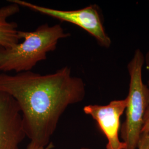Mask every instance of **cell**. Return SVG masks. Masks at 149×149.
Here are the masks:
<instances>
[{"label": "cell", "instance_id": "4", "mask_svg": "<svg viewBox=\"0 0 149 149\" xmlns=\"http://www.w3.org/2000/svg\"><path fill=\"white\" fill-rule=\"evenodd\" d=\"M8 1L80 27L95 38L101 47L108 48L111 45V39L105 31L99 8L96 5H91L77 10L62 11L36 5L22 0H9Z\"/></svg>", "mask_w": 149, "mask_h": 149}, {"label": "cell", "instance_id": "2", "mask_svg": "<svg viewBox=\"0 0 149 149\" xmlns=\"http://www.w3.org/2000/svg\"><path fill=\"white\" fill-rule=\"evenodd\" d=\"M20 39L15 45L0 47V71L3 73L15 71L16 74L29 71L37 64L47 58V54L56 49L59 40L69 37L59 24L49 26L45 23L33 32L19 31Z\"/></svg>", "mask_w": 149, "mask_h": 149}, {"label": "cell", "instance_id": "8", "mask_svg": "<svg viewBox=\"0 0 149 149\" xmlns=\"http://www.w3.org/2000/svg\"><path fill=\"white\" fill-rule=\"evenodd\" d=\"M138 149H149V134H141L139 141Z\"/></svg>", "mask_w": 149, "mask_h": 149}, {"label": "cell", "instance_id": "10", "mask_svg": "<svg viewBox=\"0 0 149 149\" xmlns=\"http://www.w3.org/2000/svg\"><path fill=\"white\" fill-rule=\"evenodd\" d=\"M53 148V144H50L49 145L46 147H44L43 146H41L40 145H38L37 144H36L34 143L31 142L28 145L27 149H51ZM81 149H90L88 148H82Z\"/></svg>", "mask_w": 149, "mask_h": 149}, {"label": "cell", "instance_id": "7", "mask_svg": "<svg viewBox=\"0 0 149 149\" xmlns=\"http://www.w3.org/2000/svg\"><path fill=\"white\" fill-rule=\"evenodd\" d=\"M20 7L15 3L0 7V47L10 48L19 43L17 23L8 19L19 12Z\"/></svg>", "mask_w": 149, "mask_h": 149}, {"label": "cell", "instance_id": "9", "mask_svg": "<svg viewBox=\"0 0 149 149\" xmlns=\"http://www.w3.org/2000/svg\"><path fill=\"white\" fill-rule=\"evenodd\" d=\"M142 133L149 134V107L144 116V124L141 130Z\"/></svg>", "mask_w": 149, "mask_h": 149}, {"label": "cell", "instance_id": "6", "mask_svg": "<svg viewBox=\"0 0 149 149\" xmlns=\"http://www.w3.org/2000/svg\"><path fill=\"white\" fill-rule=\"evenodd\" d=\"M26 136L17 102L8 94L0 92V149H19Z\"/></svg>", "mask_w": 149, "mask_h": 149}, {"label": "cell", "instance_id": "3", "mask_svg": "<svg viewBox=\"0 0 149 149\" xmlns=\"http://www.w3.org/2000/svg\"><path fill=\"white\" fill-rule=\"evenodd\" d=\"M144 56L140 49L135 51L128 63L130 83L126 118L120 129V136L125 149H138L145 113L149 107V88L143 83L142 70Z\"/></svg>", "mask_w": 149, "mask_h": 149}, {"label": "cell", "instance_id": "11", "mask_svg": "<svg viewBox=\"0 0 149 149\" xmlns=\"http://www.w3.org/2000/svg\"><path fill=\"white\" fill-rule=\"evenodd\" d=\"M145 63L146 64V68L147 70H148V71L149 72V50L148 52V53L146 54V56L145 57L144 56V63ZM148 87L149 88V82H148Z\"/></svg>", "mask_w": 149, "mask_h": 149}, {"label": "cell", "instance_id": "1", "mask_svg": "<svg viewBox=\"0 0 149 149\" xmlns=\"http://www.w3.org/2000/svg\"><path fill=\"white\" fill-rule=\"evenodd\" d=\"M0 92L17 102L27 137L44 147L50 144L68 107L82 101L86 95L84 81L72 76L69 66L47 74L32 71L14 75L0 73Z\"/></svg>", "mask_w": 149, "mask_h": 149}, {"label": "cell", "instance_id": "5", "mask_svg": "<svg viewBox=\"0 0 149 149\" xmlns=\"http://www.w3.org/2000/svg\"><path fill=\"white\" fill-rule=\"evenodd\" d=\"M127 98L114 100L105 106L89 104L84 107V112L96 121L107 139L106 149H125L126 144L119 138L120 119L127 106Z\"/></svg>", "mask_w": 149, "mask_h": 149}]
</instances>
